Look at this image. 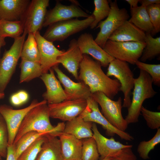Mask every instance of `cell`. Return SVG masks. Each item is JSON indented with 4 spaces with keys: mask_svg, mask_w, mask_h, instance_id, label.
<instances>
[{
    "mask_svg": "<svg viewBox=\"0 0 160 160\" xmlns=\"http://www.w3.org/2000/svg\"><path fill=\"white\" fill-rule=\"evenodd\" d=\"M101 65L86 54L80 63L79 79L89 87L91 93L100 92L112 100L120 91V84L103 71Z\"/></svg>",
    "mask_w": 160,
    "mask_h": 160,
    "instance_id": "cell-1",
    "label": "cell"
},
{
    "mask_svg": "<svg viewBox=\"0 0 160 160\" xmlns=\"http://www.w3.org/2000/svg\"><path fill=\"white\" fill-rule=\"evenodd\" d=\"M50 117L48 105L44 100L42 103L32 109L25 116L13 144L25 133L32 131L59 137L63 132L65 124L63 122H60L56 126H54L50 122Z\"/></svg>",
    "mask_w": 160,
    "mask_h": 160,
    "instance_id": "cell-2",
    "label": "cell"
},
{
    "mask_svg": "<svg viewBox=\"0 0 160 160\" xmlns=\"http://www.w3.org/2000/svg\"><path fill=\"white\" fill-rule=\"evenodd\" d=\"M153 81L149 75L140 70L138 77L135 78L132 98L125 119L127 124L138 121L143 104L146 99L153 97L157 93L153 87Z\"/></svg>",
    "mask_w": 160,
    "mask_h": 160,
    "instance_id": "cell-3",
    "label": "cell"
},
{
    "mask_svg": "<svg viewBox=\"0 0 160 160\" xmlns=\"http://www.w3.org/2000/svg\"><path fill=\"white\" fill-rule=\"evenodd\" d=\"M94 20L92 15L83 20L72 19L57 22L49 26L43 37L52 42L62 41L90 27Z\"/></svg>",
    "mask_w": 160,
    "mask_h": 160,
    "instance_id": "cell-4",
    "label": "cell"
},
{
    "mask_svg": "<svg viewBox=\"0 0 160 160\" xmlns=\"http://www.w3.org/2000/svg\"><path fill=\"white\" fill-rule=\"evenodd\" d=\"M109 5L111 9L108 15L96 27L99 28L100 31L94 40L102 48L111 35L129 17L127 10L125 8L120 9L116 0L111 1Z\"/></svg>",
    "mask_w": 160,
    "mask_h": 160,
    "instance_id": "cell-5",
    "label": "cell"
},
{
    "mask_svg": "<svg viewBox=\"0 0 160 160\" xmlns=\"http://www.w3.org/2000/svg\"><path fill=\"white\" fill-rule=\"evenodd\" d=\"M145 46L144 41H117L108 40L103 50L115 59L135 65Z\"/></svg>",
    "mask_w": 160,
    "mask_h": 160,
    "instance_id": "cell-6",
    "label": "cell"
},
{
    "mask_svg": "<svg viewBox=\"0 0 160 160\" xmlns=\"http://www.w3.org/2000/svg\"><path fill=\"white\" fill-rule=\"evenodd\" d=\"M25 31L22 36L14 39L10 49L5 51L0 60V92H4L15 71L25 36Z\"/></svg>",
    "mask_w": 160,
    "mask_h": 160,
    "instance_id": "cell-7",
    "label": "cell"
},
{
    "mask_svg": "<svg viewBox=\"0 0 160 160\" xmlns=\"http://www.w3.org/2000/svg\"><path fill=\"white\" fill-rule=\"evenodd\" d=\"M106 74L108 77L113 76L119 81L120 90L124 96L122 107L128 108L131 103L130 93L134 87L135 79L128 63L114 59L109 63Z\"/></svg>",
    "mask_w": 160,
    "mask_h": 160,
    "instance_id": "cell-8",
    "label": "cell"
},
{
    "mask_svg": "<svg viewBox=\"0 0 160 160\" xmlns=\"http://www.w3.org/2000/svg\"><path fill=\"white\" fill-rule=\"evenodd\" d=\"M92 96L100 106L103 115L109 123L116 129L125 131L128 124L122 114L121 97L114 101L100 92L92 94Z\"/></svg>",
    "mask_w": 160,
    "mask_h": 160,
    "instance_id": "cell-9",
    "label": "cell"
},
{
    "mask_svg": "<svg viewBox=\"0 0 160 160\" xmlns=\"http://www.w3.org/2000/svg\"><path fill=\"white\" fill-rule=\"evenodd\" d=\"M86 101V107L80 115L84 120L100 125L108 136H112L116 134L125 140L131 141L133 140V137L129 134L116 129L109 123L101 112L98 104L92 95Z\"/></svg>",
    "mask_w": 160,
    "mask_h": 160,
    "instance_id": "cell-10",
    "label": "cell"
},
{
    "mask_svg": "<svg viewBox=\"0 0 160 160\" xmlns=\"http://www.w3.org/2000/svg\"><path fill=\"white\" fill-rule=\"evenodd\" d=\"M44 100L38 102L33 100L24 108L16 110L5 105L0 106V114L4 120L8 133V145L13 144L19 128L27 114L33 108L42 103Z\"/></svg>",
    "mask_w": 160,
    "mask_h": 160,
    "instance_id": "cell-11",
    "label": "cell"
},
{
    "mask_svg": "<svg viewBox=\"0 0 160 160\" xmlns=\"http://www.w3.org/2000/svg\"><path fill=\"white\" fill-rule=\"evenodd\" d=\"M49 1V0H33L29 4L21 20L24 31L27 33L34 34L42 28Z\"/></svg>",
    "mask_w": 160,
    "mask_h": 160,
    "instance_id": "cell-12",
    "label": "cell"
},
{
    "mask_svg": "<svg viewBox=\"0 0 160 160\" xmlns=\"http://www.w3.org/2000/svg\"><path fill=\"white\" fill-rule=\"evenodd\" d=\"M87 105L86 100L79 99L67 100L48 106L50 117L68 121L79 116Z\"/></svg>",
    "mask_w": 160,
    "mask_h": 160,
    "instance_id": "cell-13",
    "label": "cell"
},
{
    "mask_svg": "<svg viewBox=\"0 0 160 160\" xmlns=\"http://www.w3.org/2000/svg\"><path fill=\"white\" fill-rule=\"evenodd\" d=\"M90 16L82 10L78 5L72 4L64 5L57 2L52 9L47 11L43 27L49 26L57 22L73 19Z\"/></svg>",
    "mask_w": 160,
    "mask_h": 160,
    "instance_id": "cell-14",
    "label": "cell"
},
{
    "mask_svg": "<svg viewBox=\"0 0 160 160\" xmlns=\"http://www.w3.org/2000/svg\"><path fill=\"white\" fill-rule=\"evenodd\" d=\"M34 34L40 53V64L42 74L47 73L52 68L58 65L57 58L64 51L58 49L53 42L45 39L41 35L39 31Z\"/></svg>",
    "mask_w": 160,
    "mask_h": 160,
    "instance_id": "cell-15",
    "label": "cell"
},
{
    "mask_svg": "<svg viewBox=\"0 0 160 160\" xmlns=\"http://www.w3.org/2000/svg\"><path fill=\"white\" fill-rule=\"evenodd\" d=\"M77 41L82 53L90 55L99 61L102 66H107L110 63L115 59L109 55L95 42L91 34L82 33Z\"/></svg>",
    "mask_w": 160,
    "mask_h": 160,
    "instance_id": "cell-16",
    "label": "cell"
},
{
    "mask_svg": "<svg viewBox=\"0 0 160 160\" xmlns=\"http://www.w3.org/2000/svg\"><path fill=\"white\" fill-rule=\"evenodd\" d=\"M52 68L64 87L68 100H86L91 96L89 87L84 83L82 81L76 82L72 81L59 69L58 65Z\"/></svg>",
    "mask_w": 160,
    "mask_h": 160,
    "instance_id": "cell-17",
    "label": "cell"
},
{
    "mask_svg": "<svg viewBox=\"0 0 160 160\" xmlns=\"http://www.w3.org/2000/svg\"><path fill=\"white\" fill-rule=\"evenodd\" d=\"M49 73H43L40 77L44 83L46 91L42 95L44 100L48 104H56L68 100L67 96L56 77L54 71L52 68Z\"/></svg>",
    "mask_w": 160,
    "mask_h": 160,
    "instance_id": "cell-18",
    "label": "cell"
},
{
    "mask_svg": "<svg viewBox=\"0 0 160 160\" xmlns=\"http://www.w3.org/2000/svg\"><path fill=\"white\" fill-rule=\"evenodd\" d=\"M68 48L57 58L58 64L61 63L74 78L79 80L78 70L83 58L77 43V40L73 39L70 42Z\"/></svg>",
    "mask_w": 160,
    "mask_h": 160,
    "instance_id": "cell-19",
    "label": "cell"
},
{
    "mask_svg": "<svg viewBox=\"0 0 160 160\" xmlns=\"http://www.w3.org/2000/svg\"><path fill=\"white\" fill-rule=\"evenodd\" d=\"M92 130L101 159L111 157L123 148L132 147V145H124L116 141L113 137L108 138L104 136L99 131L95 123H93Z\"/></svg>",
    "mask_w": 160,
    "mask_h": 160,
    "instance_id": "cell-20",
    "label": "cell"
},
{
    "mask_svg": "<svg viewBox=\"0 0 160 160\" xmlns=\"http://www.w3.org/2000/svg\"><path fill=\"white\" fill-rule=\"evenodd\" d=\"M29 2L27 0H0V20H21Z\"/></svg>",
    "mask_w": 160,
    "mask_h": 160,
    "instance_id": "cell-21",
    "label": "cell"
},
{
    "mask_svg": "<svg viewBox=\"0 0 160 160\" xmlns=\"http://www.w3.org/2000/svg\"><path fill=\"white\" fill-rule=\"evenodd\" d=\"M145 33L128 20L125 21L111 35L108 40L117 41H144Z\"/></svg>",
    "mask_w": 160,
    "mask_h": 160,
    "instance_id": "cell-22",
    "label": "cell"
},
{
    "mask_svg": "<svg viewBox=\"0 0 160 160\" xmlns=\"http://www.w3.org/2000/svg\"><path fill=\"white\" fill-rule=\"evenodd\" d=\"M64 160H81L82 140L63 132L59 136Z\"/></svg>",
    "mask_w": 160,
    "mask_h": 160,
    "instance_id": "cell-23",
    "label": "cell"
},
{
    "mask_svg": "<svg viewBox=\"0 0 160 160\" xmlns=\"http://www.w3.org/2000/svg\"><path fill=\"white\" fill-rule=\"evenodd\" d=\"M35 160H64L59 139L57 137L46 134Z\"/></svg>",
    "mask_w": 160,
    "mask_h": 160,
    "instance_id": "cell-24",
    "label": "cell"
},
{
    "mask_svg": "<svg viewBox=\"0 0 160 160\" xmlns=\"http://www.w3.org/2000/svg\"><path fill=\"white\" fill-rule=\"evenodd\" d=\"M93 123L86 121L79 115L72 120L67 121L63 132L82 140L93 137L92 130Z\"/></svg>",
    "mask_w": 160,
    "mask_h": 160,
    "instance_id": "cell-25",
    "label": "cell"
},
{
    "mask_svg": "<svg viewBox=\"0 0 160 160\" xmlns=\"http://www.w3.org/2000/svg\"><path fill=\"white\" fill-rule=\"evenodd\" d=\"M130 12L131 17L128 21L145 33L151 34L153 28L146 7L141 5L130 8Z\"/></svg>",
    "mask_w": 160,
    "mask_h": 160,
    "instance_id": "cell-26",
    "label": "cell"
},
{
    "mask_svg": "<svg viewBox=\"0 0 160 160\" xmlns=\"http://www.w3.org/2000/svg\"><path fill=\"white\" fill-rule=\"evenodd\" d=\"M20 57L21 60L40 63V53L34 34L28 33V38L23 43Z\"/></svg>",
    "mask_w": 160,
    "mask_h": 160,
    "instance_id": "cell-27",
    "label": "cell"
},
{
    "mask_svg": "<svg viewBox=\"0 0 160 160\" xmlns=\"http://www.w3.org/2000/svg\"><path fill=\"white\" fill-rule=\"evenodd\" d=\"M20 67V83L28 82L34 79L40 77L42 74L41 68L39 63L21 60Z\"/></svg>",
    "mask_w": 160,
    "mask_h": 160,
    "instance_id": "cell-28",
    "label": "cell"
},
{
    "mask_svg": "<svg viewBox=\"0 0 160 160\" xmlns=\"http://www.w3.org/2000/svg\"><path fill=\"white\" fill-rule=\"evenodd\" d=\"M144 41L145 47L140 57V61L150 60L160 54V37L154 38L151 33H145Z\"/></svg>",
    "mask_w": 160,
    "mask_h": 160,
    "instance_id": "cell-29",
    "label": "cell"
},
{
    "mask_svg": "<svg viewBox=\"0 0 160 160\" xmlns=\"http://www.w3.org/2000/svg\"><path fill=\"white\" fill-rule=\"evenodd\" d=\"M24 31L23 25L21 20H0V35L3 37H10L15 39L20 36Z\"/></svg>",
    "mask_w": 160,
    "mask_h": 160,
    "instance_id": "cell-30",
    "label": "cell"
},
{
    "mask_svg": "<svg viewBox=\"0 0 160 160\" xmlns=\"http://www.w3.org/2000/svg\"><path fill=\"white\" fill-rule=\"evenodd\" d=\"M46 134H48L32 131L23 135L15 143L13 144L17 159L22 152L28 147L39 137Z\"/></svg>",
    "mask_w": 160,
    "mask_h": 160,
    "instance_id": "cell-31",
    "label": "cell"
},
{
    "mask_svg": "<svg viewBox=\"0 0 160 160\" xmlns=\"http://www.w3.org/2000/svg\"><path fill=\"white\" fill-rule=\"evenodd\" d=\"M94 3L95 9L92 15L94 20L89 27L92 29L96 28L100 21L107 17L111 9L107 0H94Z\"/></svg>",
    "mask_w": 160,
    "mask_h": 160,
    "instance_id": "cell-32",
    "label": "cell"
},
{
    "mask_svg": "<svg viewBox=\"0 0 160 160\" xmlns=\"http://www.w3.org/2000/svg\"><path fill=\"white\" fill-rule=\"evenodd\" d=\"M82 143L81 160H98L100 155L93 137L84 139Z\"/></svg>",
    "mask_w": 160,
    "mask_h": 160,
    "instance_id": "cell-33",
    "label": "cell"
},
{
    "mask_svg": "<svg viewBox=\"0 0 160 160\" xmlns=\"http://www.w3.org/2000/svg\"><path fill=\"white\" fill-rule=\"evenodd\" d=\"M160 143V128L157 129L154 136L149 140L140 142L138 145L137 152L140 157L146 160L149 159L150 151Z\"/></svg>",
    "mask_w": 160,
    "mask_h": 160,
    "instance_id": "cell-34",
    "label": "cell"
},
{
    "mask_svg": "<svg viewBox=\"0 0 160 160\" xmlns=\"http://www.w3.org/2000/svg\"><path fill=\"white\" fill-rule=\"evenodd\" d=\"M46 135L39 137L28 147L17 160H35L44 141Z\"/></svg>",
    "mask_w": 160,
    "mask_h": 160,
    "instance_id": "cell-35",
    "label": "cell"
},
{
    "mask_svg": "<svg viewBox=\"0 0 160 160\" xmlns=\"http://www.w3.org/2000/svg\"><path fill=\"white\" fill-rule=\"evenodd\" d=\"M140 70L144 71L151 76L154 85L160 86V64L146 63L139 60L135 64Z\"/></svg>",
    "mask_w": 160,
    "mask_h": 160,
    "instance_id": "cell-36",
    "label": "cell"
},
{
    "mask_svg": "<svg viewBox=\"0 0 160 160\" xmlns=\"http://www.w3.org/2000/svg\"><path fill=\"white\" fill-rule=\"evenodd\" d=\"M153 31L154 35L160 31V4H154L146 7Z\"/></svg>",
    "mask_w": 160,
    "mask_h": 160,
    "instance_id": "cell-37",
    "label": "cell"
},
{
    "mask_svg": "<svg viewBox=\"0 0 160 160\" xmlns=\"http://www.w3.org/2000/svg\"><path fill=\"white\" fill-rule=\"evenodd\" d=\"M141 113L145 120L148 126L150 128L158 129L160 127V112L150 111L143 106Z\"/></svg>",
    "mask_w": 160,
    "mask_h": 160,
    "instance_id": "cell-38",
    "label": "cell"
},
{
    "mask_svg": "<svg viewBox=\"0 0 160 160\" xmlns=\"http://www.w3.org/2000/svg\"><path fill=\"white\" fill-rule=\"evenodd\" d=\"M8 133L4 120L0 114V156H6L8 145Z\"/></svg>",
    "mask_w": 160,
    "mask_h": 160,
    "instance_id": "cell-39",
    "label": "cell"
},
{
    "mask_svg": "<svg viewBox=\"0 0 160 160\" xmlns=\"http://www.w3.org/2000/svg\"><path fill=\"white\" fill-rule=\"evenodd\" d=\"M132 147L123 149L111 156L110 160H137L132 150Z\"/></svg>",
    "mask_w": 160,
    "mask_h": 160,
    "instance_id": "cell-40",
    "label": "cell"
},
{
    "mask_svg": "<svg viewBox=\"0 0 160 160\" xmlns=\"http://www.w3.org/2000/svg\"><path fill=\"white\" fill-rule=\"evenodd\" d=\"M28 98L29 95L28 93L24 90H21L12 95L10 100L13 105L18 106L26 103Z\"/></svg>",
    "mask_w": 160,
    "mask_h": 160,
    "instance_id": "cell-41",
    "label": "cell"
},
{
    "mask_svg": "<svg viewBox=\"0 0 160 160\" xmlns=\"http://www.w3.org/2000/svg\"><path fill=\"white\" fill-rule=\"evenodd\" d=\"M6 157V160H17L13 144L8 145Z\"/></svg>",
    "mask_w": 160,
    "mask_h": 160,
    "instance_id": "cell-42",
    "label": "cell"
},
{
    "mask_svg": "<svg viewBox=\"0 0 160 160\" xmlns=\"http://www.w3.org/2000/svg\"><path fill=\"white\" fill-rule=\"evenodd\" d=\"M139 2L141 4V6L146 7L149 5L154 4H160V0H141Z\"/></svg>",
    "mask_w": 160,
    "mask_h": 160,
    "instance_id": "cell-43",
    "label": "cell"
},
{
    "mask_svg": "<svg viewBox=\"0 0 160 160\" xmlns=\"http://www.w3.org/2000/svg\"><path fill=\"white\" fill-rule=\"evenodd\" d=\"M140 0H126L125 1L130 6V8H135L138 6V4Z\"/></svg>",
    "mask_w": 160,
    "mask_h": 160,
    "instance_id": "cell-44",
    "label": "cell"
},
{
    "mask_svg": "<svg viewBox=\"0 0 160 160\" xmlns=\"http://www.w3.org/2000/svg\"><path fill=\"white\" fill-rule=\"evenodd\" d=\"M5 38L0 35V49L2 47L4 46L6 44V42L4 40ZM1 58L0 57V60Z\"/></svg>",
    "mask_w": 160,
    "mask_h": 160,
    "instance_id": "cell-45",
    "label": "cell"
},
{
    "mask_svg": "<svg viewBox=\"0 0 160 160\" xmlns=\"http://www.w3.org/2000/svg\"><path fill=\"white\" fill-rule=\"evenodd\" d=\"M5 96V94L4 92H0V99L3 98Z\"/></svg>",
    "mask_w": 160,
    "mask_h": 160,
    "instance_id": "cell-46",
    "label": "cell"
},
{
    "mask_svg": "<svg viewBox=\"0 0 160 160\" xmlns=\"http://www.w3.org/2000/svg\"><path fill=\"white\" fill-rule=\"evenodd\" d=\"M111 158V157H107L103 159H101L100 160H110Z\"/></svg>",
    "mask_w": 160,
    "mask_h": 160,
    "instance_id": "cell-47",
    "label": "cell"
},
{
    "mask_svg": "<svg viewBox=\"0 0 160 160\" xmlns=\"http://www.w3.org/2000/svg\"><path fill=\"white\" fill-rule=\"evenodd\" d=\"M1 156H0V160H1Z\"/></svg>",
    "mask_w": 160,
    "mask_h": 160,
    "instance_id": "cell-48",
    "label": "cell"
}]
</instances>
